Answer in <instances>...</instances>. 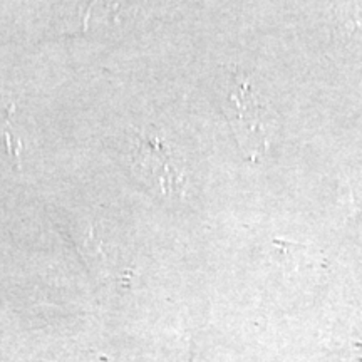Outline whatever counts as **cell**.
<instances>
[{"mask_svg":"<svg viewBox=\"0 0 362 362\" xmlns=\"http://www.w3.org/2000/svg\"><path fill=\"white\" fill-rule=\"evenodd\" d=\"M131 168L139 180L165 197L183 192L187 187L183 166L161 134L143 131L136 134L131 149Z\"/></svg>","mask_w":362,"mask_h":362,"instance_id":"1","label":"cell"},{"mask_svg":"<svg viewBox=\"0 0 362 362\" xmlns=\"http://www.w3.org/2000/svg\"><path fill=\"white\" fill-rule=\"evenodd\" d=\"M230 123L233 126L240 148L252 161L259 160L269 149L270 117L269 107L260 101L247 81H240L230 93Z\"/></svg>","mask_w":362,"mask_h":362,"instance_id":"2","label":"cell"},{"mask_svg":"<svg viewBox=\"0 0 362 362\" xmlns=\"http://www.w3.org/2000/svg\"><path fill=\"white\" fill-rule=\"evenodd\" d=\"M341 24L349 37L362 42V8L357 6L344 7L341 11Z\"/></svg>","mask_w":362,"mask_h":362,"instance_id":"3","label":"cell"}]
</instances>
